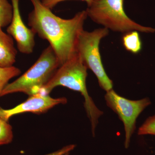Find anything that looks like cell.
<instances>
[{"label": "cell", "mask_w": 155, "mask_h": 155, "mask_svg": "<svg viewBox=\"0 0 155 155\" xmlns=\"http://www.w3.org/2000/svg\"><path fill=\"white\" fill-rule=\"evenodd\" d=\"M30 1L33 9L28 14V25L35 34L49 42L61 67L77 52L78 36L87 17L86 11L64 19L56 16L41 0Z\"/></svg>", "instance_id": "6da1fadb"}, {"label": "cell", "mask_w": 155, "mask_h": 155, "mask_svg": "<svg viewBox=\"0 0 155 155\" xmlns=\"http://www.w3.org/2000/svg\"><path fill=\"white\" fill-rule=\"evenodd\" d=\"M87 69L77 52L59 67L49 81L40 89L38 93L49 95L53 89L60 86L80 92L84 97V107L94 135L99 118L103 115V112L98 109L89 95L86 86Z\"/></svg>", "instance_id": "7a4b0ae2"}, {"label": "cell", "mask_w": 155, "mask_h": 155, "mask_svg": "<svg viewBox=\"0 0 155 155\" xmlns=\"http://www.w3.org/2000/svg\"><path fill=\"white\" fill-rule=\"evenodd\" d=\"M60 67L55 53L51 46L46 48L35 63L17 80L6 85L0 97L22 92L29 95L38 93Z\"/></svg>", "instance_id": "3957f363"}, {"label": "cell", "mask_w": 155, "mask_h": 155, "mask_svg": "<svg viewBox=\"0 0 155 155\" xmlns=\"http://www.w3.org/2000/svg\"><path fill=\"white\" fill-rule=\"evenodd\" d=\"M124 2L125 0H92L85 11L87 17L109 30L124 33L131 31L155 33V28L140 25L127 16Z\"/></svg>", "instance_id": "277c9868"}, {"label": "cell", "mask_w": 155, "mask_h": 155, "mask_svg": "<svg viewBox=\"0 0 155 155\" xmlns=\"http://www.w3.org/2000/svg\"><path fill=\"white\" fill-rule=\"evenodd\" d=\"M109 30L104 28L91 31L83 29L79 34L77 52L84 63L96 76L100 86L106 92L113 89V83L106 73L100 51L101 40L107 36Z\"/></svg>", "instance_id": "5b68a950"}, {"label": "cell", "mask_w": 155, "mask_h": 155, "mask_svg": "<svg viewBox=\"0 0 155 155\" xmlns=\"http://www.w3.org/2000/svg\"><path fill=\"white\" fill-rule=\"evenodd\" d=\"M107 105L119 116L123 122L125 133V146L128 147L130 138L135 130L137 117L151 104L148 98L132 101L123 97L112 89L105 95Z\"/></svg>", "instance_id": "8992f818"}, {"label": "cell", "mask_w": 155, "mask_h": 155, "mask_svg": "<svg viewBox=\"0 0 155 155\" xmlns=\"http://www.w3.org/2000/svg\"><path fill=\"white\" fill-rule=\"evenodd\" d=\"M19 1L11 0L13 6V17L7 31L16 41L19 51L22 54H29L33 52L36 34L31 28L25 25L22 20L19 10Z\"/></svg>", "instance_id": "52a82bcc"}, {"label": "cell", "mask_w": 155, "mask_h": 155, "mask_svg": "<svg viewBox=\"0 0 155 155\" xmlns=\"http://www.w3.org/2000/svg\"><path fill=\"white\" fill-rule=\"evenodd\" d=\"M67 99L65 97L53 98L49 95L35 94L24 102L9 110L0 108V118L8 122L12 116L25 112L41 114L60 104H65Z\"/></svg>", "instance_id": "ba28073f"}, {"label": "cell", "mask_w": 155, "mask_h": 155, "mask_svg": "<svg viewBox=\"0 0 155 155\" xmlns=\"http://www.w3.org/2000/svg\"><path fill=\"white\" fill-rule=\"evenodd\" d=\"M17 54L13 38L0 28V67L14 66Z\"/></svg>", "instance_id": "9c48e42d"}, {"label": "cell", "mask_w": 155, "mask_h": 155, "mask_svg": "<svg viewBox=\"0 0 155 155\" xmlns=\"http://www.w3.org/2000/svg\"><path fill=\"white\" fill-rule=\"evenodd\" d=\"M122 42L125 49L133 54H138L142 48L141 39L137 31H131L124 33Z\"/></svg>", "instance_id": "30bf717a"}, {"label": "cell", "mask_w": 155, "mask_h": 155, "mask_svg": "<svg viewBox=\"0 0 155 155\" xmlns=\"http://www.w3.org/2000/svg\"><path fill=\"white\" fill-rule=\"evenodd\" d=\"M12 4L8 0H0V28L8 26L13 17Z\"/></svg>", "instance_id": "8fae6325"}, {"label": "cell", "mask_w": 155, "mask_h": 155, "mask_svg": "<svg viewBox=\"0 0 155 155\" xmlns=\"http://www.w3.org/2000/svg\"><path fill=\"white\" fill-rule=\"evenodd\" d=\"M20 73V69L14 66L6 68L0 67V95L9 81Z\"/></svg>", "instance_id": "7c38bea8"}, {"label": "cell", "mask_w": 155, "mask_h": 155, "mask_svg": "<svg viewBox=\"0 0 155 155\" xmlns=\"http://www.w3.org/2000/svg\"><path fill=\"white\" fill-rule=\"evenodd\" d=\"M13 137L11 125L7 121L0 118V146L11 143Z\"/></svg>", "instance_id": "4fadbf2b"}, {"label": "cell", "mask_w": 155, "mask_h": 155, "mask_svg": "<svg viewBox=\"0 0 155 155\" xmlns=\"http://www.w3.org/2000/svg\"><path fill=\"white\" fill-rule=\"evenodd\" d=\"M138 134L139 135H155V115L149 117L139 128Z\"/></svg>", "instance_id": "5bb4252c"}, {"label": "cell", "mask_w": 155, "mask_h": 155, "mask_svg": "<svg viewBox=\"0 0 155 155\" xmlns=\"http://www.w3.org/2000/svg\"><path fill=\"white\" fill-rule=\"evenodd\" d=\"M66 1H68V0H42L41 1L43 5L45 7L52 10L59 3ZM80 1L86 2L87 6H89L91 4L92 0H80Z\"/></svg>", "instance_id": "9a60e30c"}, {"label": "cell", "mask_w": 155, "mask_h": 155, "mask_svg": "<svg viewBox=\"0 0 155 155\" xmlns=\"http://www.w3.org/2000/svg\"><path fill=\"white\" fill-rule=\"evenodd\" d=\"M75 147V145H70L64 147L63 148L58 150L57 151L45 155H68L70 152L74 149Z\"/></svg>", "instance_id": "2e32d148"}]
</instances>
